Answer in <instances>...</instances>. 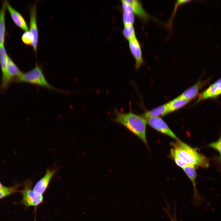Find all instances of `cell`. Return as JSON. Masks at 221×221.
Instances as JSON below:
<instances>
[{"mask_svg":"<svg viewBox=\"0 0 221 221\" xmlns=\"http://www.w3.org/2000/svg\"><path fill=\"white\" fill-rule=\"evenodd\" d=\"M114 121L124 126L138 137L149 148L146 136V120L131 111L124 113L115 109Z\"/></svg>","mask_w":221,"mask_h":221,"instance_id":"obj_1","label":"cell"},{"mask_svg":"<svg viewBox=\"0 0 221 221\" xmlns=\"http://www.w3.org/2000/svg\"><path fill=\"white\" fill-rule=\"evenodd\" d=\"M171 145L173 147L171 149L188 165L204 168L209 167V158L198 152L197 148L192 147L180 140L171 142Z\"/></svg>","mask_w":221,"mask_h":221,"instance_id":"obj_2","label":"cell"},{"mask_svg":"<svg viewBox=\"0 0 221 221\" xmlns=\"http://www.w3.org/2000/svg\"><path fill=\"white\" fill-rule=\"evenodd\" d=\"M16 82L27 83L50 90L67 94V92L55 87L48 82L44 75L41 67L37 62L32 69L27 72H23Z\"/></svg>","mask_w":221,"mask_h":221,"instance_id":"obj_3","label":"cell"},{"mask_svg":"<svg viewBox=\"0 0 221 221\" xmlns=\"http://www.w3.org/2000/svg\"><path fill=\"white\" fill-rule=\"evenodd\" d=\"M33 182L30 180H27L24 184L23 189L20 191L22 196L21 203L28 208L34 207L35 208L44 202L43 196L37 195L32 189Z\"/></svg>","mask_w":221,"mask_h":221,"instance_id":"obj_4","label":"cell"},{"mask_svg":"<svg viewBox=\"0 0 221 221\" xmlns=\"http://www.w3.org/2000/svg\"><path fill=\"white\" fill-rule=\"evenodd\" d=\"M10 56H8L6 74L2 78L0 89L4 92L7 90L10 83L16 82L23 73Z\"/></svg>","mask_w":221,"mask_h":221,"instance_id":"obj_5","label":"cell"},{"mask_svg":"<svg viewBox=\"0 0 221 221\" xmlns=\"http://www.w3.org/2000/svg\"><path fill=\"white\" fill-rule=\"evenodd\" d=\"M182 169L191 180L193 186V194L192 200L193 206L196 207H198L204 202L205 198L199 193L197 188L196 179L197 174L196 167L188 165Z\"/></svg>","mask_w":221,"mask_h":221,"instance_id":"obj_6","label":"cell"},{"mask_svg":"<svg viewBox=\"0 0 221 221\" xmlns=\"http://www.w3.org/2000/svg\"><path fill=\"white\" fill-rule=\"evenodd\" d=\"M58 170L57 168H48L46 169L44 175L36 183L33 188V191L37 195L43 196Z\"/></svg>","mask_w":221,"mask_h":221,"instance_id":"obj_7","label":"cell"},{"mask_svg":"<svg viewBox=\"0 0 221 221\" xmlns=\"http://www.w3.org/2000/svg\"><path fill=\"white\" fill-rule=\"evenodd\" d=\"M145 119L148 124L156 130L176 141L179 140L165 122L161 118L157 117Z\"/></svg>","mask_w":221,"mask_h":221,"instance_id":"obj_8","label":"cell"},{"mask_svg":"<svg viewBox=\"0 0 221 221\" xmlns=\"http://www.w3.org/2000/svg\"><path fill=\"white\" fill-rule=\"evenodd\" d=\"M36 3L29 8L30 22L29 30L33 37L32 46L36 54L38 42V31L37 21V7Z\"/></svg>","mask_w":221,"mask_h":221,"instance_id":"obj_9","label":"cell"},{"mask_svg":"<svg viewBox=\"0 0 221 221\" xmlns=\"http://www.w3.org/2000/svg\"><path fill=\"white\" fill-rule=\"evenodd\" d=\"M209 79L202 80H199L195 84L184 91L178 96L179 97L190 101L198 95L199 91L209 81Z\"/></svg>","mask_w":221,"mask_h":221,"instance_id":"obj_10","label":"cell"},{"mask_svg":"<svg viewBox=\"0 0 221 221\" xmlns=\"http://www.w3.org/2000/svg\"><path fill=\"white\" fill-rule=\"evenodd\" d=\"M129 41L130 49L135 60V68L138 70L144 62L141 46L137 39Z\"/></svg>","mask_w":221,"mask_h":221,"instance_id":"obj_11","label":"cell"},{"mask_svg":"<svg viewBox=\"0 0 221 221\" xmlns=\"http://www.w3.org/2000/svg\"><path fill=\"white\" fill-rule=\"evenodd\" d=\"M221 95V84L214 83L200 94L196 103L209 99H216Z\"/></svg>","mask_w":221,"mask_h":221,"instance_id":"obj_12","label":"cell"},{"mask_svg":"<svg viewBox=\"0 0 221 221\" xmlns=\"http://www.w3.org/2000/svg\"><path fill=\"white\" fill-rule=\"evenodd\" d=\"M7 8L15 25L24 31H29L28 25L22 15L12 7L8 2L7 4Z\"/></svg>","mask_w":221,"mask_h":221,"instance_id":"obj_13","label":"cell"},{"mask_svg":"<svg viewBox=\"0 0 221 221\" xmlns=\"http://www.w3.org/2000/svg\"><path fill=\"white\" fill-rule=\"evenodd\" d=\"M126 0L131 5L133 13L141 19L144 21H146L149 18V15L144 10L139 1L138 0Z\"/></svg>","mask_w":221,"mask_h":221,"instance_id":"obj_14","label":"cell"},{"mask_svg":"<svg viewBox=\"0 0 221 221\" xmlns=\"http://www.w3.org/2000/svg\"><path fill=\"white\" fill-rule=\"evenodd\" d=\"M169 113L167 103L155 108L150 110L147 111L142 116L145 119L164 116Z\"/></svg>","mask_w":221,"mask_h":221,"instance_id":"obj_15","label":"cell"},{"mask_svg":"<svg viewBox=\"0 0 221 221\" xmlns=\"http://www.w3.org/2000/svg\"><path fill=\"white\" fill-rule=\"evenodd\" d=\"M8 1H4L0 10V46L3 45L5 41L6 26L5 13Z\"/></svg>","mask_w":221,"mask_h":221,"instance_id":"obj_16","label":"cell"},{"mask_svg":"<svg viewBox=\"0 0 221 221\" xmlns=\"http://www.w3.org/2000/svg\"><path fill=\"white\" fill-rule=\"evenodd\" d=\"M206 146L214 149L219 152V155L212 157V159L216 166L221 169V133L216 141L209 144Z\"/></svg>","mask_w":221,"mask_h":221,"instance_id":"obj_17","label":"cell"},{"mask_svg":"<svg viewBox=\"0 0 221 221\" xmlns=\"http://www.w3.org/2000/svg\"><path fill=\"white\" fill-rule=\"evenodd\" d=\"M190 101L178 96L167 103L169 113L177 110L187 104Z\"/></svg>","mask_w":221,"mask_h":221,"instance_id":"obj_18","label":"cell"},{"mask_svg":"<svg viewBox=\"0 0 221 221\" xmlns=\"http://www.w3.org/2000/svg\"><path fill=\"white\" fill-rule=\"evenodd\" d=\"M8 55L4 45L0 46V64L2 71V78L6 74Z\"/></svg>","mask_w":221,"mask_h":221,"instance_id":"obj_19","label":"cell"},{"mask_svg":"<svg viewBox=\"0 0 221 221\" xmlns=\"http://www.w3.org/2000/svg\"><path fill=\"white\" fill-rule=\"evenodd\" d=\"M122 33L125 38L129 41L137 39L133 25H124Z\"/></svg>","mask_w":221,"mask_h":221,"instance_id":"obj_20","label":"cell"},{"mask_svg":"<svg viewBox=\"0 0 221 221\" xmlns=\"http://www.w3.org/2000/svg\"><path fill=\"white\" fill-rule=\"evenodd\" d=\"M20 185L17 184L12 187L2 186L0 188V199L17 191V189Z\"/></svg>","mask_w":221,"mask_h":221,"instance_id":"obj_21","label":"cell"},{"mask_svg":"<svg viewBox=\"0 0 221 221\" xmlns=\"http://www.w3.org/2000/svg\"><path fill=\"white\" fill-rule=\"evenodd\" d=\"M122 20L124 26L133 25L135 20L134 13L132 12L123 11Z\"/></svg>","mask_w":221,"mask_h":221,"instance_id":"obj_22","label":"cell"},{"mask_svg":"<svg viewBox=\"0 0 221 221\" xmlns=\"http://www.w3.org/2000/svg\"><path fill=\"white\" fill-rule=\"evenodd\" d=\"M21 40L23 43L27 45H32L33 41V37L30 31H25L22 35Z\"/></svg>","mask_w":221,"mask_h":221,"instance_id":"obj_23","label":"cell"},{"mask_svg":"<svg viewBox=\"0 0 221 221\" xmlns=\"http://www.w3.org/2000/svg\"><path fill=\"white\" fill-rule=\"evenodd\" d=\"M170 155L176 164L179 167L182 168H184L187 164L181 160L176 155L173 151L170 149Z\"/></svg>","mask_w":221,"mask_h":221,"instance_id":"obj_24","label":"cell"},{"mask_svg":"<svg viewBox=\"0 0 221 221\" xmlns=\"http://www.w3.org/2000/svg\"><path fill=\"white\" fill-rule=\"evenodd\" d=\"M121 1L123 11L133 12L132 6L130 3L126 0H122Z\"/></svg>","mask_w":221,"mask_h":221,"instance_id":"obj_25","label":"cell"},{"mask_svg":"<svg viewBox=\"0 0 221 221\" xmlns=\"http://www.w3.org/2000/svg\"><path fill=\"white\" fill-rule=\"evenodd\" d=\"M190 1H191L188 0H179L176 1V2L175 4L174 11L173 12L172 15V17L170 19V21H171L169 23V25H170V23L172 21V19L175 13L176 12V10L178 7L180 5L189 2Z\"/></svg>","mask_w":221,"mask_h":221,"instance_id":"obj_26","label":"cell"},{"mask_svg":"<svg viewBox=\"0 0 221 221\" xmlns=\"http://www.w3.org/2000/svg\"><path fill=\"white\" fill-rule=\"evenodd\" d=\"M164 211L167 214L169 217L170 219V221H177L176 214V208H174V213L173 215H172L169 212V209H168L167 207L164 209Z\"/></svg>","mask_w":221,"mask_h":221,"instance_id":"obj_27","label":"cell"},{"mask_svg":"<svg viewBox=\"0 0 221 221\" xmlns=\"http://www.w3.org/2000/svg\"><path fill=\"white\" fill-rule=\"evenodd\" d=\"M214 83H215L221 84V78L217 80Z\"/></svg>","mask_w":221,"mask_h":221,"instance_id":"obj_28","label":"cell"},{"mask_svg":"<svg viewBox=\"0 0 221 221\" xmlns=\"http://www.w3.org/2000/svg\"><path fill=\"white\" fill-rule=\"evenodd\" d=\"M2 186V185L1 184V183L0 182V188Z\"/></svg>","mask_w":221,"mask_h":221,"instance_id":"obj_29","label":"cell"}]
</instances>
